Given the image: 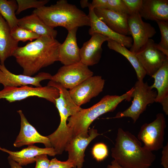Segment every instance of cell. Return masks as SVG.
<instances>
[{
    "label": "cell",
    "instance_id": "1",
    "mask_svg": "<svg viewBox=\"0 0 168 168\" xmlns=\"http://www.w3.org/2000/svg\"><path fill=\"white\" fill-rule=\"evenodd\" d=\"M61 44L55 39L40 36L25 45L18 47L12 56L23 69V74L32 76L42 68L59 61Z\"/></svg>",
    "mask_w": 168,
    "mask_h": 168
},
{
    "label": "cell",
    "instance_id": "2",
    "mask_svg": "<svg viewBox=\"0 0 168 168\" xmlns=\"http://www.w3.org/2000/svg\"><path fill=\"white\" fill-rule=\"evenodd\" d=\"M111 152L114 160L125 168H149L156 158L152 152L142 146L137 138L121 128Z\"/></svg>",
    "mask_w": 168,
    "mask_h": 168
},
{
    "label": "cell",
    "instance_id": "3",
    "mask_svg": "<svg viewBox=\"0 0 168 168\" xmlns=\"http://www.w3.org/2000/svg\"><path fill=\"white\" fill-rule=\"evenodd\" d=\"M33 13L53 28L62 26L69 31L75 27L91 25L88 15L66 0H60L54 5L35 9Z\"/></svg>",
    "mask_w": 168,
    "mask_h": 168
},
{
    "label": "cell",
    "instance_id": "4",
    "mask_svg": "<svg viewBox=\"0 0 168 168\" xmlns=\"http://www.w3.org/2000/svg\"><path fill=\"white\" fill-rule=\"evenodd\" d=\"M47 85L55 87L59 92V97L55 100V105L60 118L59 125L52 133L47 136L52 147L58 153L63 152L66 145L73 137L72 130L67 125L68 118L82 109L77 105L71 97L68 91L59 83L50 80Z\"/></svg>",
    "mask_w": 168,
    "mask_h": 168
},
{
    "label": "cell",
    "instance_id": "5",
    "mask_svg": "<svg viewBox=\"0 0 168 168\" xmlns=\"http://www.w3.org/2000/svg\"><path fill=\"white\" fill-rule=\"evenodd\" d=\"M133 87L121 96L107 95L98 103L87 109H82L75 114L69 117L67 125L72 130L73 136L88 133L91 124L100 115L114 111L124 100L130 101Z\"/></svg>",
    "mask_w": 168,
    "mask_h": 168
},
{
    "label": "cell",
    "instance_id": "6",
    "mask_svg": "<svg viewBox=\"0 0 168 168\" xmlns=\"http://www.w3.org/2000/svg\"><path fill=\"white\" fill-rule=\"evenodd\" d=\"M133 87L131 105L125 110L118 112L115 117L108 118L129 117L135 123L141 114L146 110L147 105L155 102L157 92L152 90L147 82L138 80Z\"/></svg>",
    "mask_w": 168,
    "mask_h": 168
},
{
    "label": "cell",
    "instance_id": "7",
    "mask_svg": "<svg viewBox=\"0 0 168 168\" xmlns=\"http://www.w3.org/2000/svg\"><path fill=\"white\" fill-rule=\"evenodd\" d=\"M59 96L57 88L48 85L38 87L28 86L6 87L0 91V99H5L10 103L36 96L45 99L55 105V100Z\"/></svg>",
    "mask_w": 168,
    "mask_h": 168
},
{
    "label": "cell",
    "instance_id": "8",
    "mask_svg": "<svg viewBox=\"0 0 168 168\" xmlns=\"http://www.w3.org/2000/svg\"><path fill=\"white\" fill-rule=\"evenodd\" d=\"M166 126L164 115L158 113L153 121L142 125L137 138L142 141L143 146L148 150L151 152L158 150L163 147Z\"/></svg>",
    "mask_w": 168,
    "mask_h": 168
},
{
    "label": "cell",
    "instance_id": "9",
    "mask_svg": "<svg viewBox=\"0 0 168 168\" xmlns=\"http://www.w3.org/2000/svg\"><path fill=\"white\" fill-rule=\"evenodd\" d=\"M88 67L81 62L63 65L52 76L50 80L59 83L67 89L71 90L93 76V72Z\"/></svg>",
    "mask_w": 168,
    "mask_h": 168
},
{
    "label": "cell",
    "instance_id": "10",
    "mask_svg": "<svg viewBox=\"0 0 168 168\" xmlns=\"http://www.w3.org/2000/svg\"><path fill=\"white\" fill-rule=\"evenodd\" d=\"M135 54L146 74L151 77L168 58V56L158 49L156 43L151 39Z\"/></svg>",
    "mask_w": 168,
    "mask_h": 168
},
{
    "label": "cell",
    "instance_id": "11",
    "mask_svg": "<svg viewBox=\"0 0 168 168\" xmlns=\"http://www.w3.org/2000/svg\"><path fill=\"white\" fill-rule=\"evenodd\" d=\"M128 24L133 40L129 50L135 54L155 35L156 31L150 23L142 20L139 13L128 15Z\"/></svg>",
    "mask_w": 168,
    "mask_h": 168
},
{
    "label": "cell",
    "instance_id": "12",
    "mask_svg": "<svg viewBox=\"0 0 168 168\" xmlns=\"http://www.w3.org/2000/svg\"><path fill=\"white\" fill-rule=\"evenodd\" d=\"M105 80L100 76H92L68 91L75 103L80 106L89 102L103 91Z\"/></svg>",
    "mask_w": 168,
    "mask_h": 168
},
{
    "label": "cell",
    "instance_id": "13",
    "mask_svg": "<svg viewBox=\"0 0 168 168\" xmlns=\"http://www.w3.org/2000/svg\"><path fill=\"white\" fill-rule=\"evenodd\" d=\"M100 135L97 129L88 130V133L73 136L66 145L65 151L68 152V160L72 162L74 168H82L84 162L85 150L90 142Z\"/></svg>",
    "mask_w": 168,
    "mask_h": 168
},
{
    "label": "cell",
    "instance_id": "14",
    "mask_svg": "<svg viewBox=\"0 0 168 168\" xmlns=\"http://www.w3.org/2000/svg\"><path fill=\"white\" fill-rule=\"evenodd\" d=\"M50 73L40 72L34 77L23 74H14L6 67L5 65L0 63V84L4 87H19L31 85L35 87L42 86L40 82L44 80H50L52 77Z\"/></svg>",
    "mask_w": 168,
    "mask_h": 168
},
{
    "label": "cell",
    "instance_id": "15",
    "mask_svg": "<svg viewBox=\"0 0 168 168\" xmlns=\"http://www.w3.org/2000/svg\"><path fill=\"white\" fill-rule=\"evenodd\" d=\"M21 118V128L20 133L13 143L16 147L23 146H30L39 143L43 144L45 147H52L47 137L40 134L36 129L28 121L22 111L18 110Z\"/></svg>",
    "mask_w": 168,
    "mask_h": 168
},
{
    "label": "cell",
    "instance_id": "16",
    "mask_svg": "<svg viewBox=\"0 0 168 168\" xmlns=\"http://www.w3.org/2000/svg\"><path fill=\"white\" fill-rule=\"evenodd\" d=\"M90 39L83 44L80 49L81 62L88 66L98 63L101 58L102 45L109 38L98 33L92 34Z\"/></svg>",
    "mask_w": 168,
    "mask_h": 168
},
{
    "label": "cell",
    "instance_id": "17",
    "mask_svg": "<svg viewBox=\"0 0 168 168\" xmlns=\"http://www.w3.org/2000/svg\"><path fill=\"white\" fill-rule=\"evenodd\" d=\"M88 15L90 21V28L88 32L91 35L94 33H98L108 37L127 48L132 46L133 40L132 37L129 36L122 35L114 32L100 20L95 14L93 9L88 7Z\"/></svg>",
    "mask_w": 168,
    "mask_h": 168
},
{
    "label": "cell",
    "instance_id": "18",
    "mask_svg": "<svg viewBox=\"0 0 168 168\" xmlns=\"http://www.w3.org/2000/svg\"><path fill=\"white\" fill-rule=\"evenodd\" d=\"M78 27L68 31L64 42L61 44L59 51V61L68 65L81 62L80 49L77 43V32Z\"/></svg>",
    "mask_w": 168,
    "mask_h": 168
},
{
    "label": "cell",
    "instance_id": "19",
    "mask_svg": "<svg viewBox=\"0 0 168 168\" xmlns=\"http://www.w3.org/2000/svg\"><path fill=\"white\" fill-rule=\"evenodd\" d=\"M93 10L99 19L112 30L122 35H130L128 24V15L105 9L95 8Z\"/></svg>",
    "mask_w": 168,
    "mask_h": 168
},
{
    "label": "cell",
    "instance_id": "20",
    "mask_svg": "<svg viewBox=\"0 0 168 168\" xmlns=\"http://www.w3.org/2000/svg\"><path fill=\"white\" fill-rule=\"evenodd\" d=\"M0 150L8 153L10 158L21 166L35 162V157L40 155L46 154L50 156L57 155L53 147L41 148L33 145L18 151H12L1 147Z\"/></svg>",
    "mask_w": 168,
    "mask_h": 168
},
{
    "label": "cell",
    "instance_id": "21",
    "mask_svg": "<svg viewBox=\"0 0 168 168\" xmlns=\"http://www.w3.org/2000/svg\"><path fill=\"white\" fill-rule=\"evenodd\" d=\"M154 78L151 88L157 90V96L155 102L160 103L163 111L168 114V58L161 68L152 76Z\"/></svg>",
    "mask_w": 168,
    "mask_h": 168
},
{
    "label": "cell",
    "instance_id": "22",
    "mask_svg": "<svg viewBox=\"0 0 168 168\" xmlns=\"http://www.w3.org/2000/svg\"><path fill=\"white\" fill-rule=\"evenodd\" d=\"M139 13L146 20L168 21V0H143Z\"/></svg>",
    "mask_w": 168,
    "mask_h": 168
},
{
    "label": "cell",
    "instance_id": "23",
    "mask_svg": "<svg viewBox=\"0 0 168 168\" xmlns=\"http://www.w3.org/2000/svg\"><path fill=\"white\" fill-rule=\"evenodd\" d=\"M19 42L11 34V30L0 14V63L4 64L5 60L12 54L18 47Z\"/></svg>",
    "mask_w": 168,
    "mask_h": 168
},
{
    "label": "cell",
    "instance_id": "24",
    "mask_svg": "<svg viewBox=\"0 0 168 168\" xmlns=\"http://www.w3.org/2000/svg\"><path fill=\"white\" fill-rule=\"evenodd\" d=\"M18 26L40 36L55 39L57 35L56 30L46 25L34 13L18 19Z\"/></svg>",
    "mask_w": 168,
    "mask_h": 168
},
{
    "label": "cell",
    "instance_id": "25",
    "mask_svg": "<svg viewBox=\"0 0 168 168\" xmlns=\"http://www.w3.org/2000/svg\"><path fill=\"white\" fill-rule=\"evenodd\" d=\"M107 41L109 49L122 54L129 62L135 71L138 80H143L146 74L135 54L125 47L113 40L109 39Z\"/></svg>",
    "mask_w": 168,
    "mask_h": 168
},
{
    "label": "cell",
    "instance_id": "26",
    "mask_svg": "<svg viewBox=\"0 0 168 168\" xmlns=\"http://www.w3.org/2000/svg\"><path fill=\"white\" fill-rule=\"evenodd\" d=\"M18 8L16 0H0V14L11 29L18 26L16 12Z\"/></svg>",
    "mask_w": 168,
    "mask_h": 168
},
{
    "label": "cell",
    "instance_id": "27",
    "mask_svg": "<svg viewBox=\"0 0 168 168\" xmlns=\"http://www.w3.org/2000/svg\"><path fill=\"white\" fill-rule=\"evenodd\" d=\"M11 30V34L16 41L25 42L28 40L32 41L39 38L40 36L31 31L18 26Z\"/></svg>",
    "mask_w": 168,
    "mask_h": 168
},
{
    "label": "cell",
    "instance_id": "28",
    "mask_svg": "<svg viewBox=\"0 0 168 168\" xmlns=\"http://www.w3.org/2000/svg\"><path fill=\"white\" fill-rule=\"evenodd\" d=\"M160 30L161 38L158 44L156 43L157 48L168 57V21H156Z\"/></svg>",
    "mask_w": 168,
    "mask_h": 168
},
{
    "label": "cell",
    "instance_id": "29",
    "mask_svg": "<svg viewBox=\"0 0 168 168\" xmlns=\"http://www.w3.org/2000/svg\"><path fill=\"white\" fill-rule=\"evenodd\" d=\"M49 0H16L18 8L16 14L18 15L21 12L29 8L35 9L43 7L49 2Z\"/></svg>",
    "mask_w": 168,
    "mask_h": 168
},
{
    "label": "cell",
    "instance_id": "30",
    "mask_svg": "<svg viewBox=\"0 0 168 168\" xmlns=\"http://www.w3.org/2000/svg\"><path fill=\"white\" fill-rule=\"evenodd\" d=\"M91 153L93 158L96 161L98 162L101 161L108 156L107 147L104 143H97L92 147Z\"/></svg>",
    "mask_w": 168,
    "mask_h": 168
},
{
    "label": "cell",
    "instance_id": "31",
    "mask_svg": "<svg viewBox=\"0 0 168 168\" xmlns=\"http://www.w3.org/2000/svg\"><path fill=\"white\" fill-rule=\"evenodd\" d=\"M105 9L119 13L129 15L128 10L122 0H107Z\"/></svg>",
    "mask_w": 168,
    "mask_h": 168
},
{
    "label": "cell",
    "instance_id": "32",
    "mask_svg": "<svg viewBox=\"0 0 168 168\" xmlns=\"http://www.w3.org/2000/svg\"><path fill=\"white\" fill-rule=\"evenodd\" d=\"M126 6L129 15L139 13L142 5L143 0H122Z\"/></svg>",
    "mask_w": 168,
    "mask_h": 168
},
{
    "label": "cell",
    "instance_id": "33",
    "mask_svg": "<svg viewBox=\"0 0 168 168\" xmlns=\"http://www.w3.org/2000/svg\"><path fill=\"white\" fill-rule=\"evenodd\" d=\"M48 168H74V165L72 162L68 160L63 161L54 158L50 161Z\"/></svg>",
    "mask_w": 168,
    "mask_h": 168
},
{
    "label": "cell",
    "instance_id": "34",
    "mask_svg": "<svg viewBox=\"0 0 168 168\" xmlns=\"http://www.w3.org/2000/svg\"><path fill=\"white\" fill-rule=\"evenodd\" d=\"M50 161L46 154H42L35 157V168H48Z\"/></svg>",
    "mask_w": 168,
    "mask_h": 168
},
{
    "label": "cell",
    "instance_id": "35",
    "mask_svg": "<svg viewBox=\"0 0 168 168\" xmlns=\"http://www.w3.org/2000/svg\"><path fill=\"white\" fill-rule=\"evenodd\" d=\"M107 2V0H93L89 7L92 9H106Z\"/></svg>",
    "mask_w": 168,
    "mask_h": 168
},
{
    "label": "cell",
    "instance_id": "36",
    "mask_svg": "<svg viewBox=\"0 0 168 168\" xmlns=\"http://www.w3.org/2000/svg\"><path fill=\"white\" fill-rule=\"evenodd\" d=\"M161 158V164L164 168H168V144L163 147Z\"/></svg>",
    "mask_w": 168,
    "mask_h": 168
},
{
    "label": "cell",
    "instance_id": "37",
    "mask_svg": "<svg viewBox=\"0 0 168 168\" xmlns=\"http://www.w3.org/2000/svg\"><path fill=\"white\" fill-rule=\"evenodd\" d=\"M8 160L11 168H23L21 165L11 159L9 156L8 158Z\"/></svg>",
    "mask_w": 168,
    "mask_h": 168
},
{
    "label": "cell",
    "instance_id": "38",
    "mask_svg": "<svg viewBox=\"0 0 168 168\" xmlns=\"http://www.w3.org/2000/svg\"><path fill=\"white\" fill-rule=\"evenodd\" d=\"M107 168H125L116 162L114 160L111 162L110 164L108 165Z\"/></svg>",
    "mask_w": 168,
    "mask_h": 168
},
{
    "label": "cell",
    "instance_id": "39",
    "mask_svg": "<svg viewBox=\"0 0 168 168\" xmlns=\"http://www.w3.org/2000/svg\"><path fill=\"white\" fill-rule=\"evenodd\" d=\"M81 7L82 8L88 7L89 6L90 3L87 0H82L80 1Z\"/></svg>",
    "mask_w": 168,
    "mask_h": 168
}]
</instances>
